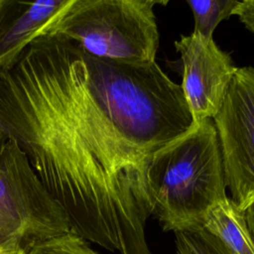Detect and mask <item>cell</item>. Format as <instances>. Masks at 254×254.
Returning <instances> with one entry per match:
<instances>
[{"mask_svg": "<svg viewBox=\"0 0 254 254\" xmlns=\"http://www.w3.org/2000/svg\"><path fill=\"white\" fill-rule=\"evenodd\" d=\"M194 19V34L204 38L212 39V33L216 26L228 18L237 0H188Z\"/></svg>", "mask_w": 254, "mask_h": 254, "instance_id": "9c48e42d", "label": "cell"}, {"mask_svg": "<svg viewBox=\"0 0 254 254\" xmlns=\"http://www.w3.org/2000/svg\"><path fill=\"white\" fill-rule=\"evenodd\" d=\"M147 190L165 231L203 226L209 210L226 198L221 150L213 119L193 123L150 159Z\"/></svg>", "mask_w": 254, "mask_h": 254, "instance_id": "7a4b0ae2", "label": "cell"}, {"mask_svg": "<svg viewBox=\"0 0 254 254\" xmlns=\"http://www.w3.org/2000/svg\"><path fill=\"white\" fill-rule=\"evenodd\" d=\"M203 227L216 236L232 254H254V242L247 228L244 210L230 198H224L209 210Z\"/></svg>", "mask_w": 254, "mask_h": 254, "instance_id": "ba28073f", "label": "cell"}, {"mask_svg": "<svg viewBox=\"0 0 254 254\" xmlns=\"http://www.w3.org/2000/svg\"><path fill=\"white\" fill-rule=\"evenodd\" d=\"M70 231L61 204L47 190L15 140L0 131V245H28Z\"/></svg>", "mask_w": 254, "mask_h": 254, "instance_id": "277c9868", "label": "cell"}, {"mask_svg": "<svg viewBox=\"0 0 254 254\" xmlns=\"http://www.w3.org/2000/svg\"><path fill=\"white\" fill-rule=\"evenodd\" d=\"M0 254H25V248L15 245H0Z\"/></svg>", "mask_w": 254, "mask_h": 254, "instance_id": "5bb4252c", "label": "cell"}, {"mask_svg": "<svg viewBox=\"0 0 254 254\" xmlns=\"http://www.w3.org/2000/svg\"><path fill=\"white\" fill-rule=\"evenodd\" d=\"M73 0H0V74L9 71L25 50L48 35Z\"/></svg>", "mask_w": 254, "mask_h": 254, "instance_id": "52a82bcc", "label": "cell"}, {"mask_svg": "<svg viewBox=\"0 0 254 254\" xmlns=\"http://www.w3.org/2000/svg\"><path fill=\"white\" fill-rule=\"evenodd\" d=\"M244 215L248 231L254 242V201L244 210Z\"/></svg>", "mask_w": 254, "mask_h": 254, "instance_id": "4fadbf2b", "label": "cell"}, {"mask_svg": "<svg viewBox=\"0 0 254 254\" xmlns=\"http://www.w3.org/2000/svg\"><path fill=\"white\" fill-rule=\"evenodd\" d=\"M183 62L185 99L193 123L217 114L236 67L230 56L221 51L212 39L194 33L175 42Z\"/></svg>", "mask_w": 254, "mask_h": 254, "instance_id": "8992f818", "label": "cell"}, {"mask_svg": "<svg viewBox=\"0 0 254 254\" xmlns=\"http://www.w3.org/2000/svg\"><path fill=\"white\" fill-rule=\"evenodd\" d=\"M167 0H73L50 30L100 59L156 62L159 32L154 6Z\"/></svg>", "mask_w": 254, "mask_h": 254, "instance_id": "3957f363", "label": "cell"}, {"mask_svg": "<svg viewBox=\"0 0 254 254\" xmlns=\"http://www.w3.org/2000/svg\"><path fill=\"white\" fill-rule=\"evenodd\" d=\"M231 15L238 16L245 27L254 34V0L238 1Z\"/></svg>", "mask_w": 254, "mask_h": 254, "instance_id": "7c38bea8", "label": "cell"}, {"mask_svg": "<svg viewBox=\"0 0 254 254\" xmlns=\"http://www.w3.org/2000/svg\"><path fill=\"white\" fill-rule=\"evenodd\" d=\"M25 254H98L87 242L71 231L46 240L37 241L25 248Z\"/></svg>", "mask_w": 254, "mask_h": 254, "instance_id": "8fae6325", "label": "cell"}, {"mask_svg": "<svg viewBox=\"0 0 254 254\" xmlns=\"http://www.w3.org/2000/svg\"><path fill=\"white\" fill-rule=\"evenodd\" d=\"M213 122L230 199L245 210L254 201V67L236 69Z\"/></svg>", "mask_w": 254, "mask_h": 254, "instance_id": "5b68a950", "label": "cell"}, {"mask_svg": "<svg viewBox=\"0 0 254 254\" xmlns=\"http://www.w3.org/2000/svg\"><path fill=\"white\" fill-rule=\"evenodd\" d=\"M175 235L178 254H232L203 226L176 231Z\"/></svg>", "mask_w": 254, "mask_h": 254, "instance_id": "30bf717a", "label": "cell"}, {"mask_svg": "<svg viewBox=\"0 0 254 254\" xmlns=\"http://www.w3.org/2000/svg\"><path fill=\"white\" fill-rule=\"evenodd\" d=\"M182 86L156 62L100 59L56 35L0 74V131L26 154L70 231L120 254H151L146 173L189 131Z\"/></svg>", "mask_w": 254, "mask_h": 254, "instance_id": "6da1fadb", "label": "cell"}]
</instances>
